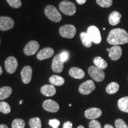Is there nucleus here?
I'll return each instance as SVG.
<instances>
[{
	"label": "nucleus",
	"mask_w": 128,
	"mask_h": 128,
	"mask_svg": "<svg viewBox=\"0 0 128 128\" xmlns=\"http://www.w3.org/2000/svg\"><path fill=\"white\" fill-rule=\"evenodd\" d=\"M107 40L108 44L112 45L128 44V33L123 28H114L110 32Z\"/></svg>",
	"instance_id": "f257e3e1"
},
{
	"label": "nucleus",
	"mask_w": 128,
	"mask_h": 128,
	"mask_svg": "<svg viewBox=\"0 0 128 128\" xmlns=\"http://www.w3.org/2000/svg\"><path fill=\"white\" fill-rule=\"evenodd\" d=\"M44 14L49 20L55 23L60 22L62 20V16L59 11L52 5H48L44 9Z\"/></svg>",
	"instance_id": "f03ea898"
},
{
	"label": "nucleus",
	"mask_w": 128,
	"mask_h": 128,
	"mask_svg": "<svg viewBox=\"0 0 128 128\" xmlns=\"http://www.w3.org/2000/svg\"><path fill=\"white\" fill-rule=\"evenodd\" d=\"M60 11L66 16H73L76 12V6L73 2L69 1H63L59 6Z\"/></svg>",
	"instance_id": "7ed1b4c3"
},
{
	"label": "nucleus",
	"mask_w": 128,
	"mask_h": 128,
	"mask_svg": "<svg viewBox=\"0 0 128 128\" xmlns=\"http://www.w3.org/2000/svg\"><path fill=\"white\" fill-rule=\"evenodd\" d=\"M76 28L72 24H65L60 28V35L62 38L72 39L76 34Z\"/></svg>",
	"instance_id": "20e7f679"
},
{
	"label": "nucleus",
	"mask_w": 128,
	"mask_h": 128,
	"mask_svg": "<svg viewBox=\"0 0 128 128\" xmlns=\"http://www.w3.org/2000/svg\"><path fill=\"white\" fill-rule=\"evenodd\" d=\"M90 76L94 81L97 82H101L103 81L105 78V74L103 70L98 68L96 66H92L88 70Z\"/></svg>",
	"instance_id": "39448f33"
},
{
	"label": "nucleus",
	"mask_w": 128,
	"mask_h": 128,
	"mask_svg": "<svg viewBox=\"0 0 128 128\" xmlns=\"http://www.w3.org/2000/svg\"><path fill=\"white\" fill-rule=\"evenodd\" d=\"M87 34L90 37L92 42L96 44H99L102 41L100 30L95 26H90L87 30Z\"/></svg>",
	"instance_id": "423d86ee"
},
{
	"label": "nucleus",
	"mask_w": 128,
	"mask_h": 128,
	"mask_svg": "<svg viewBox=\"0 0 128 128\" xmlns=\"http://www.w3.org/2000/svg\"><path fill=\"white\" fill-rule=\"evenodd\" d=\"M96 88L95 84L92 80H87L82 82L79 87V92L84 95H88L92 92Z\"/></svg>",
	"instance_id": "0eeeda50"
},
{
	"label": "nucleus",
	"mask_w": 128,
	"mask_h": 128,
	"mask_svg": "<svg viewBox=\"0 0 128 128\" xmlns=\"http://www.w3.org/2000/svg\"><path fill=\"white\" fill-rule=\"evenodd\" d=\"M18 66V62L14 56H9L5 61V68L9 74H13L16 72Z\"/></svg>",
	"instance_id": "6e6552de"
},
{
	"label": "nucleus",
	"mask_w": 128,
	"mask_h": 128,
	"mask_svg": "<svg viewBox=\"0 0 128 128\" xmlns=\"http://www.w3.org/2000/svg\"><path fill=\"white\" fill-rule=\"evenodd\" d=\"M14 26V21L10 17H0V30L7 31L12 29Z\"/></svg>",
	"instance_id": "1a4fd4ad"
},
{
	"label": "nucleus",
	"mask_w": 128,
	"mask_h": 128,
	"mask_svg": "<svg viewBox=\"0 0 128 128\" xmlns=\"http://www.w3.org/2000/svg\"><path fill=\"white\" fill-rule=\"evenodd\" d=\"M39 48V44L37 41L29 42L24 48V53L27 56H32L38 52Z\"/></svg>",
	"instance_id": "9d476101"
},
{
	"label": "nucleus",
	"mask_w": 128,
	"mask_h": 128,
	"mask_svg": "<svg viewBox=\"0 0 128 128\" xmlns=\"http://www.w3.org/2000/svg\"><path fill=\"white\" fill-rule=\"evenodd\" d=\"M64 63L60 60V54H58L54 58L52 64V71L56 73H60L64 70Z\"/></svg>",
	"instance_id": "9b49d317"
},
{
	"label": "nucleus",
	"mask_w": 128,
	"mask_h": 128,
	"mask_svg": "<svg viewBox=\"0 0 128 128\" xmlns=\"http://www.w3.org/2000/svg\"><path fill=\"white\" fill-rule=\"evenodd\" d=\"M43 108L46 111L55 113L60 109V106L55 101L52 100H46L43 103Z\"/></svg>",
	"instance_id": "f8f14e48"
},
{
	"label": "nucleus",
	"mask_w": 128,
	"mask_h": 128,
	"mask_svg": "<svg viewBox=\"0 0 128 128\" xmlns=\"http://www.w3.org/2000/svg\"><path fill=\"white\" fill-rule=\"evenodd\" d=\"M85 116L87 119L95 120L100 117L102 114V112L100 108H88L85 112Z\"/></svg>",
	"instance_id": "ddd939ff"
},
{
	"label": "nucleus",
	"mask_w": 128,
	"mask_h": 128,
	"mask_svg": "<svg viewBox=\"0 0 128 128\" xmlns=\"http://www.w3.org/2000/svg\"><path fill=\"white\" fill-rule=\"evenodd\" d=\"M54 54V50L51 48H44L41 49L37 54V58L42 60L52 57Z\"/></svg>",
	"instance_id": "4468645a"
},
{
	"label": "nucleus",
	"mask_w": 128,
	"mask_h": 128,
	"mask_svg": "<svg viewBox=\"0 0 128 128\" xmlns=\"http://www.w3.org/2000/svg\"><path fill=\"white\" fill-rule=\"evenodd\" d=\"M122 49L119 45H113L110 49L108 55L112 60H117L121 57Z\"/></svg>",
	"instance_id": "2eb2a0df"
},
{
	"label": "nucleus",
	"mask_w": 128,
	"mask_h": 128,
	"mask_svg": "<svg viewBox=\"0 0 128 128\" xmlns=\"http://www.w3.org/2000/svg\"><path fill=\"white\" fill-rule=\"evenodd\" d=\"M22 80L24 84H28L30 82L32 76V69L31 66H26L21 72Z\"/></svg>",
	"instance_id": "dca6fc26"
},
{
	"label": "nucleus",
	"mask_w": 128,
	"mask_h": 128,
	"mask_svg": "<svg viewBox=\"0 0 128 128\" xmlns=\"http://www.w3.org/2000/svg\"><path fill=\"white\" fill-rule=\"evenodd\" d=\"M40 92L43 95L47 96V97H51L55 95L56 92V90L54 85L46 84L42 87Z\"/></svg>",
	"instance_id": "f3484780"
},
{
	"label": "nucleus",
	"mask_w": 128,
	"mask_h": 128,
	"mask_svg": "<svg viewBox=\"0 0 128 128\" xmlns=\"http://www.w3.org/2000/svg\"><path fill=\"white\" fill-rule=\"evenodd\" d=\"M71 76L76 79H82L85 76V72L82 70L77 67H72L69 71Z\"/></svg>",
	"instance_id": "a211bd4d"
},
{
	"label": "nucleus",
	"mask_w": 128,
	"mask_h": 128,
	"mask_svg": "<svg viewBox=\"0 0 128 128\" xmlns=\"http://www.w3.org/2000/svg\"><path fill=\"white\" fill-rule=\"evenodd\" d=\"M122 17L121 14L116 11H114L110 14L108 16V22L112 26H116L120 23Z\"/></svg>",
	"instance_id": "6ab92c4d"
},
{
	"label": "nucleus",
	"mask_w": 128,
	"mask_h": 128,
	"mask_svg": "<svg viewBox=\"0 0 128 128\" xmlns=\"http://www.w3.org/2000/svg\"><path fill=\"white\" fill-rule=\"evenodd\" d=\"M80 39L82 41V44L86 48H90L92 46V41L87 32H81L80 33Z\"/></svg>",
	"instance_id": "aec40b11"
},
{
	"label": "nucleus",
	"mask_w": 128,
	"mask_h": 128,
	"mask_svg": "<svg viewBox=\"0 0 128 128\" xmlns=\"http://www.w3.org/2000/svg\"><path fill=\"white\" fill-rule=\"evenodd\" d=\"M118 104V108L121 111L128 113V96L120 98Z\"/></svg>",
	"instance_id": "412c9836"
},
{
	"label": "nucleus",
	"mask_w": 128,
	"mask_h": 128,
	"mask_svg": "<svg viewBox=\"0 0 128 128\" xmlns=\"http://www.w3.org/2000/svg\"><path fill=\"white\" fill-rule=\"evenodd\" d=\"M49 82L54 86H60L65 83V80L62 76L57 75H54L49 78Z\"/></svg>",
	"instance_id": "4be33fe9"
},
{
	"label": "nucleus",
	"mask_w": 128,
	"mask_h": 128,
	"mask_svg": "<svg viewBox=\"0 0 128 128\" xmlns=\"http://www.w3.org/2000/svg\"><path fill=\"white\" fill-rule=\"evenodd\" d=\"M12 93V88L8 86H4L0 88V100H4L10 97Z\"/></svg>",
	"instance_id": "5701e85b"
},
{
	"label": "nucleus",
	"mask_w": 128,
	"mask_h": 128,
	"mask_svg": "<svg viewBox=\"0 0 128 128\" xmlns=\"http://www.w3.org/2000/svg\"><path fill=\"white\" fill-rule=\"evenodd\" d=\"M93 62L95 66L98 67V68H100L102 70H105L108 66L107 62L100 56H97L94 58Z\"/></svg>",
	"instance_id": "b1692460"
},
{
	"label": "nucleus",
	"mask_w": 128,
	"mask_h": 128,
	"mask_svg": "<svg viewBox=\"0 0 128 128\" xmlns=\"http://www.w3.org/2000/svg\"><path fill=\"white\" fill-rule=\"evenodd\" d=\"M119 89V85L116 82H112L107 86L106 92L109 94H113L118 92Z\"/></svg>",
	"instance_id": "393cba45"
},
{
	"label": "nucleus",
	"mask_w": 128,
	"mask_h": 128,
	"mask_svg": "<svg viewBox=\"0 0 128 128\" xmlns=\"http://www.w3.org/2000/svg\"><path fill=\"white\" fill-rule=\"evenodd\" d=\"M29 125L31 128H42L40 119L38 117L32 118L29 120Z\"/></svg>",
	"instance_id": "a878e982"
},
{
	"label": "nucleus",
	"mask_w": 128,
	"mask_h": 128,
	"mask_svg": "<svg viewBox=\"0 0 128 128\" xmlns=\"http://www.w3.org/2000/svg\"><path fill=\"white\" fill-rule=\"evenodd\" d=\"M0 112L4 114H8L11 112V108L7 102H0Z\"/></svg>",
	"instance_id": "bb28decb"
},
{
	"label": "nucleus",
	"mask_w": 128,
	"mask_h": 128,
	"mask_svg": "<svg viewBox=\"0 0 128 128\" xmlns=\"http://www.w3.org/2000/svg\"><path fill=\"white\" fill-rule=\"evenodd\" d=\"M12 128H24L25 122L22 119H15L12 122Z\"/></svg>",
	"instance_id": "cd10ccee"
},
{
	"label": "nucleus",
	"mask_w": 128,
	"mask_h": 128,
	"mask_svg": "<svg viewBox=\"0 0 128 128\" xmlns=\"http://www.w3.org/2000/svg\"><path fill=\"white\" fill-rule=\"evenodd\" d=\"M97 4L103 8L110 7L113 4V0H96Z\"/></svg>",
	"instance_id": "c85d7f7f"
},
{
	"label": "nucleus",
	"mask_w": 128,
	"mask_h": 128,
	"mask_svg": "<svg viewBox=\"0 0 128 128\" xmlns=\"http://www.w3.org/2000/svg\"><path fill=\"white\" fill-rule=\"evenodd\" d=\"M8 4L14 8H18L22 6L21 0H7Z\"/></svg>",
	"instance_id": "c756f323"
},
{
	"label": "nucleus",
	"mask_w": 128,
	"mask_h": 128,
	"mask_svg": "<svg viewBox=\"0 0 128 128\" xmlns=\"http://www.w3.org/2000/svg\"><path fill=\"white\" fill-rule=\"evenodd\" d=\"M115 127L116 128H128V124L125 122L122 119H118L115 121Z\"/></svg>",
	"instance_id": "7c9ffc66"
},
{
	"label": "nucleus",
	"mask_w": 128,
	"mask_h": 128,
	"mask_svg": "<svg viewBox=\"0 0 128 128\" xmlns=\"http://www.w3.org/2000/svg\"><path fill=\"white\" fill-rule=\"evenodd\" d=\"M89 128H102V126L98 121L92 120L89 124Z\"/></svg>",
	"instance_id": "2f4dec72"
},
{
	"label": "nucleus",
	"mask_w": 128,
	"mask_h": 128,
	"mask_svg": "<svg viewBox=\"0 0 128 128\" xmlns=\"http://www.w3.org/2000/svg\"><path fill=\"white\" fill-rule=\"evenodd\" d=\"M60 54V60H62V61L65 62L68 60L69 56H70V54H69L68 52H67V51H63V52Z\"/></svg>",
	"instance_id": "473e14b6"
},
{
	"label": "nucleus",
	"mask_w": 128,
	"mask_h": 128,
	"mask_svg": "<svg viewBox=\"0 0 128 128\" xmlns=\"http://www.w3.org/2000/svg\"><path fill=\"white\" fill-rule=\"evenodd\" d=\"M49 124L53 128H58L60 124V122L58 119H51L49 120Z\"/></svg>",
	"instance_id": "72a5a7b5"
},
{
	"label": "nucleus",
	"mask_w": 128,
	"mask_h": 128,
	"mask_svg": "<svg viewBox=\"0 0 128 128\" xmlns=\"http://www.w3.org/2000/svg\"><path fill=\"white\" fill-rule=\"evenodd\" d=\"M63 128H72V124L70 121L65 122L64 124Z\"/></svg>",
	"instance_id": "f704fd0d"
},
{
	"label": "nucleus",
	"mask_w": 128,
	"mask_h": 128,
	"mask_svg": "<svg viewBox=\"0 0 128 128\" xmlns=\"http://www.w3.org/2000/svg\"><path fill=\"white\" fill-rule=\"evenodd\" d=\"M76 1L78 4L82 5L86 3V1H87V0H76Z\"/></svg>",
	"instance_id": "c9c22d12"
},
{
	"label": "nucleus",
	"mask_w": 128,
	"mask_h": 128,
	"mask_svg": "<svg viewBox=\"0 0 128 128\" xmlns=\"http://www.w3.org/2000/svg\"><path fill=\"white\" fill-rule=\"evenodd\" d=\"M104 128H113V126H112L111 124H105V126H104Z\"/></svg>",
	"instance_id": "e433bc0d"
},
{
	"label": "nucleus",
	"mask_w": 128,
	"mask_h": 128,
	"mask_svg": "<svg viewBox=\"0 0 128 128\" xmlns=\"http://www.w3.org/2000/svg\"><path fill=\"white\" fill-rule=\"evenodd\" d=\"M0 128H8V126L6 125V124H0Z\"/></svg>",
	"instance_id": "4c0bfd02"
},
{
	"label": "nucleus",
	"mask_w": 128,
	"mask_h": 128,
	"mask_svg": "<svg viewBox=\"0 0 128 128\" xmlns=\"http://www.w3.org/2000/svg\"><path fill=\"white\" fill-rule=\"evenodd\" d=\"M2 74V68H1V66H0V76H1Z\"/></svg>",
	"instance_id": "58836bf2"
},
{
	"label": "nucleus",
	"mask_w": 128,
	"mask_h": 128,
	"mask_svg": "<svg viewBox=\"0 0 128 128\" xmlns=\"http://www.w3.org/2000/svg\"><path fill=\"white\" fill-rule=\"evenodd\" d=\"M77 128H84V127L82 125H80Z\"/></svg>",
	"instance_id": "ea45409f"
},
{
	"label": "nucleus",
	"mask_w": 128,
	"mask_h": 128,
	"mask_svg": "<svg viewBox=\"0 0 128 128\" xmlns=\"http://www.w3.org/2000/svg\"><path fill=\"white\" fill-rule=\"evenodd\" d=\"M23 100H21L20 102V104H22V103H23Z\"/></svg>",
	"instance_id": "a19ab883"
},
{
	"label": "nucleus",
	"mask_w": 128,
	"mask_h": 128,
	"mask_svg": "<svg viewBox=\"0 0 128 128\" xmlns=\"http://www.w3.org/2000/svg\"><path fill=\"white\" fill-rule=\"evenodd\" d=\"M106 50H107V51H108V52H109V50H110V49H109V48H108V49H107Z\"/></svg>",
	"instance_id": "79ce46f5"
},
{
	"label": "nucleus",
	"mask_w": 128,
	"mask_h": 128,
	"mask_svg": "<svg viewBox=\"0 0 128 128\" xmlns=\"http://www.w3.org/2000/svg\"><path fill=\"white\" fill-rule=\"evenodd\" d=\"M0 44H1V40H0Z\"/></svg>",
	"instance_id": "37998d69"
}]
</instances>
